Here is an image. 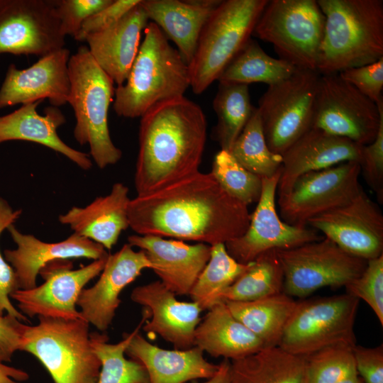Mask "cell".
<instances>
[{"label": "cell", "mask_w": 383, "mask_h": 383, "mask_svg": "<svg viewBox=\"0 0 383 383\" xmlns=\"http://www.w3.org/2000/svg\"><path fill=\"white\" fill-rule=\"evenodd\" d=\"M129 227L138 235L170 237L213 245L247 231L248 206L230 195L211 173H196L128 205Z\"/></svg>", "instance_id": "cell-1"}, {"label": "cell", "mask_w": 383, "mask_h": 383, "mask_svg": "<svg viewBox=\"0 0 383 383\" xmlns=\"http://www.w3.org/2000/svg\"><path fill=\"white\" fill-rule=\"evenodd\" d=\"M206 128L201 106L184 96L157 104L143 114L134 176L137 196L199 172Z\"/></svg>", "instance_id": "cell-2"}, {"label": "cell", "mask_w": 383, "mask_h": 383, "mask_svg": "<svg viewBox=\"0 0 383 383\" xmlns=\"http://www.w3.org/2000/svg\"><path fill=\"white\" fill-rule=\"evenodd\" d=\"M317 3L326 18L317 72L336 74L383 57L382 0H318Z\"/></svg>", "instance_id": "cell-3"}, {"label": "cell", "mask_w": 383, "mask_h": 383, "mask_svg": "<svg viewBox=\"0 0 383 383\" xmlns=\"http://www.w3.org/2000/svg\"><path fill=\"white\" fill-rule=\"evenodd\" d=\"M128 76L115 89L113 110L121 117H141L161 102L183 96L190 87L188 64L160 28L149 22Z\"/></svg>", "instance_id": "cell-4"}, {"label": "cell", "mask_w": 383, "mask_h": 383, "mask_svg": "<svg viewBox=\"0 0 383 383\" xmlns=\"http://www.w3.org/2000/svg\"><path fill=\"white\" fill-rule=\"evenodd\" d=\"M70 90L68 101L76 123L74 136L88 144L90 155L100 169L117 163L122 151L113 143L108 112L115 94L113 81L97 65L87 46H80L68 62Z\"/></svg>", "instance_id": "cell-5"}, {"label": "cell", "mask_w": 383, "mask_h": 383, "mask_svg": "<svg viewBox=\"0 0 383 383\" xmlns=\"http://www.w3.org/2000/svg\"><path fill=\"white\" fill-rule=\"evenodd\" d=\"M38 318L35 326L24 324L20 350L35 356L55 383H96L101 365L89 323L83 318Z\"/></svg>", "instance_id": "cell-6"}, {"label": "cell", "mask_w": 383, "mask_h": 383, "mask_svg": "<svg viewBox=\"0 0 383 383\" xmlns=\"http://www.w3.org/2000/svg\"><path fill=\"white\" fill-rule=\"evenodd\" d=\"M268 0H221L204 25L189 65L190 87L204 92L251 38Z\"/></svg>", "instance_id": "cell-7"}, {"label": "cell", "mask_w": 383, "mask_h": 383, "mask_svg": "<svg viewBox=\"0 0 383 383\" xmlns=\"http://www.w3.org/2000/svg\"><path fill=\"white\" fill-rule=\"evenodd\" d=\"M325 16L316 0L268 1L252 35L297 69L316 71Z\"/></svg>", "instance_id": "cell-8"}, {"label": "cell", "mask_w": 383, "mask_h": 383, "mask_svg": "<svg viewBox=\"0 0 383 383\" xmlns=\"http://www.w3.org/2000/svg\"><path fill=\"white\" fill-rule=\"evenodd\" d=\"M359 301L348 293L297 301L279 346L302 357L335 345L355 346Z\"/></svg>", "instance_id": "cell-9"}, {"label": "cell", "mask_w": 383, "mask_h": 383, "mask_svg": "<svg viewBox=\"0 0 383 383\" xmlns=\"http://www.w3.org/2000/svg\"><path fill=\"white\" fill-rule=\"evenodd\" d=\"M321 74L297 69L287 79L269 86L257 107L270 149L282 155L312 125Z\"/></svg>", "instance_id": "cell-10"}, {"label": "cell", "mask_w": 383, "mask_h": 383, "mask_svg": "<svg viewBox=\"0 0 383 383\" xmlns=\"http://www.w3.org/2000/svg\"><path fill=\"white\" fill-rule=\"evenodd\" d=\"M277 254L283 272L282 292L292 298H306L323 287H345L362 273L367 263L326 238L277 250Z\"/></svg>", "instance_id": "cell-11"}, {"label": "cell", "mask_w": 383, "mask_h": 383, "mask_svg": "<svg viewBox=\"0 0 383 383\" xmlns=\"http://www.w3.org/2000/svg\"><path fill=\"white\" fill-rule=\"evenodd\" d=\"M382 117L383 99L374 102L338 73L320 76L311 128L366 145Z\"/></svg>", "instance_id": "cell-12"}, {"label": "cell", "mask_w": 383, "mask_h": 383, "mask_svg": "<svg viewBox=\"0 0 383 383\" xmlns=\"http://www.w3.org/2000/svg\"><path fill=\"white\" fill-rule=\"evenodd\" d=\"M360 174L359 163L348 161L301 175L288 193L278 197L281 218L306 227L311 218L349 203L362 189Z\"/></svg>", "instance_id": "cell-13"}, {"label": "cell", "mask_w": 383, "mask_h": 383, "mask_svg": "<svg viewBox=\"0 0 383 383\" xmlns=\"http://www.w3.org/2000/svg\"><path fill=\"white\" fill-rule=\"evenodd\" d=\"M65 44L54 1L0 0V55L42 57Z\"/></svg>", "instance_id": "cell-14"}, {"label": "cell", "mask_w": 383, "mask_h": 383, "mask_svg": "<svg viewBox=\"0 0 383 383\" xmlns=\"http://www.w3.org/2000/svg\"><path fill=\"white\" fill-rule=\"evenodd\" d=\"M281 169L262 178L261 195L247 231L225 243L229 255L242 264L253 262L268 250L290 249L322 238L316 230L289 225L279 216L275 199Z\"/></svg>", "instance_id": "cell-15"}, {"label": "cell", "mask_w": 383, "mask_h": 383, "mask_svg": "<svg viewBox=\"0 0 383 383\" xmlns=\"http://www.w3.org/2000/svg\"><path fill=\"white\" fill-rule=\"evenodd\" d=\"M107 257L77 270H72L70 260L51 262L39 273L44 283L30 289H17L10 298L17 302L20 312L29 318H83L76 308L78 297L85 285L100 274Z\"/></svg>", "instance_id": "cell-16"}, {"label": "cell", "mask_w": 383, "mask_h": 383, "mask_svg": "<svg viewBox=\"0 0 383 383\" xmlns=\"http://www.w3.org/2000/svg\"><path fill=\"white\" fill-rule=\"evenodd\" d=\"M308 225L353 256L369 260L383 255V215L363 189L349 203L311 218Z\"/></svg>", "instance_id": "cell-17"}, {"label": "cell", "mask_w": 383, "mask_h": 383, "mask_svg": "<svg viewBox=\"0 0 383 383\" xmlns=\"http://www.w3.org/2000/svg\"><path fill=\"white\" fill-rule=\"evenodd\" d=\"M70 57L69 49L64 47L40 57L23 70L10 65L0 87V109L45 99L55 107L67 104L70 90Z\"/></svg>", "instance_id": "cell-18"}, {"label": "cell", "mask_w": 383, "mask_h": 383, "mask_svg": "<svg viewBox=\"0 0 383 383\" xmlns=\"http://www.w3.org/2000/svg\"><path fill=\"white\" fill-rule=\"evenodd\" d=\"M152 265L142 250L135 251L126 243L109 254L98 281L81 292L77 306L82 317L99 331L105 332L112 323L121 304L119 295L145 269Z\"/></svg>", "instance_id": "cell-19"}, {"label": "cell", "mask_w": 383, "mask_h": 383, "mask_svg": "<svg viewBox=\"0 0 383 383\" xmlns=\"http://www.w3.org/2000/svg\"><path fill=\"white\" fill-rule=\"evenodd\" d=\"M6 230L17 247L5 250L4 257L14 270L18 289L35 287L38 274L51 262L72 258L96 260L109 255L101 245L74 233L64 240L46 243L33 235L22 233L14 224Z\"/></svg>", "instance_id": "cell-20"}, {"label": "cell", "mask_w": 383, "mask_h": 383, "mask_svg": "<svg viewBox=\"0 0 383 383\" xmlns=\"http://www.w3.org/2000/svg\"><path fill=\"white\" fill-rule=\"evenodd\" d=\"M128 243L143 250L161 283L177 295H189L207 264L211 245L165 239L150 235H132Z\"/></svg>", "instance_id": "cell-21"}, {"label": "cell", "mask_w": 383, "mask_h": 383, "mask_svg": "<svg viewBox=\"0 0 383 383\" xmlns=\"http://www.w3.org/2000/svg\"><path fill=\"white\" fill-rule=\"evenodd\" d=\"M131 300L146 309L151 319L143 326L148 333H157L176 350L194 346V333L202 309L194 301H181L160 280L136 287Z\"/></svg>", "instance_id": "cell-22"}, {"label": "cell", "mask_w": 383, "mask_h": 383, "mask_svg": "<svg viewBox=\"0 0 383 383\" xmlns=\"http://www.w3.org/2000/svg\"><path fill=\"white\" fill-rule=\"evenodd\" d=\"M363 145L311 128L282 154L278 197L288 193L301 175L338 164L360 162Z\"/></svg>", "instance_id": "cell-23"}, {"label": "cell", "mask_w": 383, "mask_h": 383, "mask_svg": "<svg viewBox=\"0 0 383 383\" xmlns=\"http://www.w3.org/2000/svg\"><path fill=\"white\" fill-rule=\"evenodd\" d=\"M148 21L139 3L117 22L85 39L91 57L117 87L124 84L128 76Z\"/></svg>", "instance_id": "cell-24"}, {"label": "cell", "mask_w": 383, "mask_h": 383, "mask_svg": "<svg viewBox=\"0 0 383 383\" xmlns=\"http://www.w3.org/2000/svg\"><path fill=\"white\" fill-rule=\"evenodd\" d=\"M139 331L131 338L125 354L144 367L148 383H188L209 379L218 371V365L208 362L199 348L163 349L150 343Z\"/></svg>", "instance_id": "cell-25"}, {"label": "cell", "mask_w": 383, "mask_h": 383, "mask_svg": "<svg viewBox=\"0 0 383 383\" xmlns=\"http://www.w3.org/2000/svg\"><path fill=\"white\" fill-rule=\"evenodd\" d=\"M128 192L125 184L115 183L109 194L96 198L84 207L71 208L59 216V221L110 250L121 232L129 227Z\"/></svg>", "instance_id": "cell-26"}, {"label": "cell", "mask_w": 383, "mask_h": 383, "mask_svg": "<svg viewBox=\"0 0 383 383\" xmlns=\"http://www.w3.org/2000/svg\"><path fill=\"white\" fill-rule=\"evenodd\" d=\"M41 101L22 104L14 111L0 116V144L10 140L38 143L67 157L81 169L89 170L92 162L89 155L67 145L57 134V128L66 122L58 107L50 106L44 115L37 107Z\"/></svg>", "instance_id": "cell-27"}, {"label": "cell", "mask_w": 383, "mask_h": 383, "mask_svg": "<svg viewBox=\"0 0 383 383\" xmlns=\"http://www.w3.org/2000/svg\"><path fill=\"white\" fill-rule=\"evenodd\" d=\"M221 0H141L149 20L177 46L189 65L201 32Z\"/></svg>", "instance_id": "cell-28"}, {"label": "cell", "mask_w": 383, "mask_h": 383, "mask_svg": "<svg viewBox=\"0 0 383 383\" xmlns=\"http://www.w3.org/2000/svg\"><path fill=\"white\" fill-rule=\"evenodd\" d=\"M194 346L214 357L235 360L266 345L233 316L224 301H220L208 309L196 328Z\"/></svg>", "instance_id": "cell-29"}, {"label": "cell", "mask_w": 383, "mask_h": 383, "mask_svg": "<svg viewBox=\"0 0 383 383\" xmlns=\"http://www.w3.org/2000/svg\"><path fill=\"white\" fill-rule=\"evenodd\" d=\"M232 383H305V358L279 345L230 360Z\"/></svg>", "instance_id": "cell-30"}, {"label": "cell", "mask_w": 383, "mask_h": 383, "mask_svg": "<svg viewBox=\"0 0 383 383\" xmlns=\"http://www.w3.org/2000/svg\"><path fill=\"white\" fill-rule=\"evenodd\" d=\"M224 302L233 316L266 346L279 345L297 304L283 292L255 301Z\"/></svg>", "instance_id": "cell-31"}, {"label": "cell", "mask_w": 383, "mask_h": 383, "mask_svg": "<svg viewBox=\"0 0 383 383\" xmlns=\"http://www.w3.org/2000/svg\"><path fill=\"white\" fill-rule=\"evenodd\" d=\"M296 70L288 62L267 55L250 38L225 67L218 81L247 85L259 82L269 87L287 79Z\"/></svg>", "instance_id": "cell-32"}, {"label": "cell", "mask_w": 383, "mask_h": 383, "mask_svg": "<svg viewBox=\"0 0 383 383\" xmlns=\"http://www.w3.org/2000/svg\"><path fill=\"white\" fill-rule=\"evenodd\" d=\"M150 317L144 309L143 318L130 333H124L117 343H109L105 333L89 334L91 347L101 362V370L96 383H148V376L144 367L138 362L127 359L125 351L135 333L140 331Z\"/></svg>", "instance_id": "cell-33"}, {"label": "cell", "mask_w": 383, "mask_h": 383, "mask_svg": "<svg viewBox=\"0 0 383 383\" xmlns=\"http://www.w3.org/2000/svg\"><path fill=\"white\" fill-rule=\"evenodd\" d=\"M283 272L271 250L259 255L250 267L221 294V301H250L282 293Z\"/></svg>", "instance_id": "cell-34"}, {"label": "cell", "mask_w": 383, "mask_h": 383, "mask_svg": "<svg viewBox=\"0 0 383 383\" xmlns=\"http://www.w3.org/2000/svg\"><path fill=\"white\" fill-rule=\"evenodd\" d=\"M213 108L217 116L215 140L221 150L229 152L255 108L250 102L248 85L219 82Z\"/></svg>", "instance_id": "cell-35"}, {"label": "cell", "mask_w": 383, "mask_h": 383, "mask_svg": "<svg viewBox=\"0 0 383 383\" xmlns=\"http://www.w3.org/2000/svg\"><path fill=\"white\" fill-rule=\"evenodd\" d=\"M242 264L228 252L224 243L211 245L210 258L189 292L192 301L208 310L220 302V296L250 266Z\"/></svg>", "instance_id": "cell-36"}, {"label": "cell", "mask_w": 383, "mask_h": 383, "mask_svg": "<svg viewBox=\"0 0 383 383\" xmlns=\"http://www.w3.org/2000/svg\"><path fill=\"white\" fill-rule=\"evenodd\" d=\"M229 152L244 168L261 178L270 177L281 169L282 155L268 147L257 107Z\"/></svg>", "instance_id": "cell-37"}, {"label": "cell", "mask_w": 383, "mask_h": 383, "mask_svg": "<svg viewBox=\"0 0 383 383\" xmlns=\"http://www.w3.org/2000/svg\"><path fill=\"white\" fill-rule=\"evenodd\" d=\"M353 348L344 344L335 345L304 357L305 383H338L357 374Z\"/></svg>", "instance_id": "cell-38"}, {"label": "cell", "mask_w": 383, "mask_h": 383, "mask_svg": "<svg viewBox=\"0 0 383 383\" xmlns=\"http://www.w3.org/2000/svg\"><path fill=\"white\" fill-rule=\"evenodd\" d=\"M211 173L232 196L248 206L257 202L262 192V178L240 165L226 150L215 155Z\"/></svg>", "instance_id": "cell-39"}, {"label": "cell", "mask_w": 383, "mask_h": 383, "mask_svg": "<svg viewBox=\"0 0 383 383\" xmlns=\"http://www.w3.org/2000/svg\"><path fill=\"white\" fill-rule=\"evenodd\" d=\"M345 288L346 293L364 300L383 325V255L367 260L362 273Z\"/></svg>", "instance_id": "cell-40"}, {"label": "cell", "mask_w": 383, "mask_h": 383, "mask_svg": "<svg viewBox=\"0 0 383 383\" xmlns=\"http://www.w3.org/2000/svg\"><path fill=\"white\" fill-rule=\"evenodd\" d=\"M22 210H13L9 204L0 197V235L4 230L13 224L21 215ZM18 289L13 267L3 257L0 251V316L6 311L19 321H28L26 316L16 309L10 301V296Z\"/></svg>", "instance_id": "cell-41"}, {"label": "cell", "mask_w": 383, "mask_h": 383, "mask_svg": "<svg viewBox=\"0 0 383 383\" xmlns=\"http://www.w3.org/2000/svg\"><path fill=\"white\" fill-rule=\"evenodd\" d=\"M113 0H57L55 11L60 23V30L74 37L83 23L91 15L109 5Z\"/></svg>", "instance_id": "cell-42"}, {"label": "cell", "mask_w": 383, "mask_h": 383, "mask_svg": "<svg viewBox=\"0 0 383 383\" xmlns=\"http://www.w3.org/2000/svg\"><path fill=\"white\" fill-rule=\"evenodd\" d=\"M360 173L375 193L378 201L383 202V117L375 139L363 145L359 162Z\"/></svg>", "instance_id": "cell-43"}, {"label": "cell", "mask_w": 383, "mask_h": 383, "mask_svg": "<svg viewBox=\"0 0 383 383\" xmlns=\"http://www.w3.org/2000/svg\"><path fill=\"white\" fill-rule=\"evenodd\" d=\"M338 74L343 79L374 102L377 103L383 99V57L374 62L348 69Z\"/></svg>", "instance_id": "cell-44"}, {"label": "cell", "mask_w": 383, "mask_h": 383, "mask_svg": "<svg viewBox=\"0 0 383 383\" xmlns=\"http://www.w3.org/2000/svg\"><path fill=\"white\" fill-rule=\"evenodd\" d=\"M140 1L113 0L109 5L89 16L74 38L78 41H84L87 35L104 30L117 22Z\"/></svg>", "instance_id": "cell-45"}, {"label": "cell", "mask_w": 383, "mask_h": 383, "mask_svg": "<svg viewBox=\"0 0 383 383\" xmlns=\"http://www.w3.org/2000/svg\"><path fill=\"white\" fill-rule=\"evenodd\" d=\"M353 355L357 374L364 383H383V345H355Z\"/></svg>", "instance_id": "cell-46"}, {"label": "cell", "mask_w": 383, "mask_h": 383, "mask_svg": "<svg viewBox=\"0 0 383 383\" xmlns=\"http://www.w3.org/2000/svg\"><path fill=\"white\" fill-rule=\"evenodd\" d=\"M23 326L9 314L0 316V362H11L13 355L20 350Z\"/></svg>", "instance_id": "cell-47"}, {"label": "cell", "mask_w": 383, "mask_h": 383, "mask_svg": "<svg viewBox=\"0 0 383 383\" xmlns=\"http://www.w3.org/2000/svg\"><path fill=\"white\" fill-rule=\"evenodd\" d=\"M29 378L28 374L20 369L8 366L0 362V383H21Z\"/></svg>", "instance_id": "cell-48"}, {"label": "cell", "mask_w": 383, "mask_h": 383, "mask_svg": "<svg viewBox=\"0 0 383 383\" xmlns=\"http://www.w3.org/2000/svg\"><path fill=\"white\" fill-rule=\"evenodd\" d=\"M190 383H232L230 375V360L224 359L218 364L216 373L203 382H192Z\"/></svg>", "instance_id": "cell-49"}, {"label": "cell", "mask_w": 383, "mask_h": 383, "mask_svg": "<svg viewBox=\"0 0 383 383\" xmlns=\"http://www.w3.org/2000/svg\"><path fill=\"white\" fill-rule=\"evenodd\" d=\"M338 383H364V382L357 374H354L343 379Z\"/></svg>", "instance_id": "cell-50"}]
</instances>
